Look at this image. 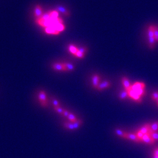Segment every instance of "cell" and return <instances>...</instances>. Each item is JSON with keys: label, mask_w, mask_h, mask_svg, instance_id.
<instances>
[{"label": "cell", "mask_w": 158, "mask_h": 158, "mask_svg": "<svg viewBox=\"0 0 158 158\" xmlns=\"http://www.w3.org/2000/svg\"><path fill=\"white\" fill-rule=\"evenodd\" d=\"M85 54H83L81 52H80L79 51H77L75 54V56H76L77 57H78V58H83L84 57H85Z\"/></svg>", "instance_id": "29"}, {"label": "cell", "mask_w": 158, "mask_h": 158, "mask_svg": "<svg viewBox=\"0 0 158 158\" xmlns=\"http://www.w3.org/2000/svg\"><path fill=\"white\" fill-rule=\"evenodd\" d=\"M77 51L81 52L82 53L85 54L86 52L87 48H86V47H79V48H77Z\"/></svg>", "instance_id": "28"}, {"label": "cell", "mask_w": 158, "mask_h": 158, "mask_svg": "<svg viewBox=\"0 0 158 158\" xmlns=\"http://www.w3.org/2000/svg\"><path fill=\"white\" fill-rule=\"evenodd\" d=\"M45 32L47 33H48V34H54V35L58 34L59 33V32L56 31L54 28L51 27H46L45 28Z\"/></svg>", "instance_id": "13"}, {"label": "cell", "mask_w": 158, "mask_h": 158, "mask_svg": "<svg viewBox=\"0 0 158 158\" xmlns=\"http://www.w3.org/2000/svg\"><path fill=\"white\" fill-rule=\"evenodd\" d=\"M158 131V121L151 124L150 126V133L157 132Z\"/></svg>", "instance_id": "17"}, {"label": "cell", "mask_w": 158, "mask_h": 158, "mask_svg": "<svg viewBox=\"0 0 158 158\" xmlns=\"http://www.w3.org/2000/svg\"><path fill=\"white\" fill-rule=\"evenodd\" d=\"M54 109L55 111L58 114L62 115V113L64 110V109H63L61 106H56V107H54Z\"/></svg>", "instance_id": "24"}, {"label": "cell", "mask_w": 158, "mask_h": 158, "mask_svg": "<svg viewBox=\"0 0 158 158\" xmlns=\"http://www.w3.org/2000/svg\"><path fill=\"white\" fill-rule=\"evenodd\" d=\"M43 15V14L42 7L39 5H37L34 9V16L38 19L41 18Z\"/></svg>", "instance_id": "8"}, {"label": "cell", "mask_w": 158, "mask_h": 158, "mask_svg": "<svg viewBox=\"0 0 158 158\" xmlns=\"http://www.w3.org/2000/svg\"><path fill=\"white\" fill-rule=\"evenodd\" d=\"M153 32H154V39H155V40H156V42H158V26L154 25Z\"/></svg>", "instance_id": "23"}, {"label": "cell", "mask_w": 158, "mask_h": 158, "mask_svg": "<svg viewBox=\"0 0 158 158\" xmlns=\"http://www.w3.org/2000/svg\"><path fill=\"white\" fill-rule=\"evenodd\" d=\"M92 85L94 88L97 89L99 84L100 83V77L99 75L95 74L92 76Z\"/></svg>", "instance_id": "6"}, {"label": "cell", "mask_w": 158, "mask_h": 158, "mask_svg": "<svg viewBox=\"0 0 158 158\" xmlns=\"http://www.w3.org/2000/svg\"><path fill=\"white\" fill-rule=\"evenodd\" d=\"M141 142H143L145 143H146L147 144H153L155 142V141H154L152 137H150L149 134H147L144 135L142 140H141Z\"/></svg>", "instance_id": "3"}, {"label": "cell", "mask_w": 158, "mask_h": 158, "mask_svg": "<svg viewBox=\"0 0 158 158\" xmlns=\"http://www.w3.org/2000/svg\"><path fill=\"white\" fill-rule=\"evenodd\" d=\"M63 68H64L63 71H73L75 69L74 66L70 63L68 62L63 63Z\"/></svg>", "instance_id": "12"}, {"label": "cell", "mask_w": 158, "mask_h": 158, "mask_svg": "<svg viewBox=\"0 0 158 158\" xmlns=\"http://www.w3.org/2000/svg\"><path fill=\"white\" fill-rule=\"evenodd\" d=\"M145 85L144 83L141 82H136L134 85H132L131 89L133 90H137L139 89H144L145 88Z\"/></svg>", "instance_id": "7"}, {"label": "cell", "mask_w": 158, "mask_h": 158, "mask_svg": "<svg viewBox=\"0 0 158 158\" xmlns=\"http://www.w3.org/2000/svg\"><path fill=\"white\" fill-rule=\"evenodd\" d=\"M153 155L158 156V148H156L154 150Z\"/></svg>", "instance_id": "33"}, {"label": "cell", "mask_w": 158, "mask_h": 158, "mask_svg": "<svg viewBox=\"0 0 158 158\" xmlns=\"http://www.w3.org/2000/svg\"><path fill=\"white\" fill-rule=\"evenodd\" d=\"M153 158H158V156H154V155H153Z\"/></svg>", "instance_id": "34"}, {"label": "cell", "mask_w": 158, "mask_h": 158, "mask_svg": "<svg viewBox=\"0 0 158 158\" xmlns=\"http://www.w3.org/2000/svg\"><path fill=\"white\" fill-rule=\"evenodd\" d=\"M150 124H146L145 125H143L141 128L139 130L140 132L142 133L144 135L150 133Z\"/></svg>", "instance_id": "11"}, {"label": "cell", "mask_w": 158, "mask_h": 158, "mask_svg": "<svg viewBox=\"0 0 158 158\" xmlns=\"http://www.w3.org/2000/svg\"><path fill=\"white\" fill-rule=\"evenodd\" d=\"M119 97V98L121 100L125 99L127 98V97H129L128 91L125 90L122 91H121L120 93Z\"/></svg>", "instance_id": "18"}, {"label": "cell", "mask_w": 158, "mask_h": 158, "mask_svg": "<svg viewBox=\"0 0 158 158\" xmlns=\"http://www.w3.org/2000/svg\"><path fill=\"white\" fill-rule=\"evenodd\" d=\"M122 83L125 90L128 91H129L131 89L132 85H131L129 79H127L126 77H123L122 78Z\"/></svg>", "instance_id": "5"}, {"label": "cell", "mask_w": 158, "mask_h": 158, "mask_svg": "<svg viewBox=\"0 0 158 158\" xmlns=\"http://www.w3.org/2000/svg\"><path fill=\"white\" fill-rule=\"evenodd\" d=\"M50 18L52 19H55L58 18V13L57 11H52L51 12H49Z\"/></svg>", "instance_id": "22"}, {"label": "cell", "mask_w": 158, "mask_h": 158, "mask_svg": "<svg viewBox=\"0 0 158 158\" xmlns=\"http://www.w3.org/2000/svg\"><path fill=\"white\" fill-rule=\"evenodd\" d=\"M52 67L54 70L57 71H63V63H55L53 64Z\"/></svg>", "instance_id": "15"}, {"label": "cell", "mask_w": 158, "mask_h": 158, "mask_svg": "<svg viewBox=\"0 0 158 158\" xmlns=\"http://www.w3.org/2000/svg\"><path fill=\"white\" fill-rule=\"evenodd\" d=\"M51 102L52 103V105H53L54 107H56V106H60V103L59 102V101L57 100V99L52 98L51 99Z\"/></svg>", "instance_id": "26"}, {"label": "cell", "mask_w": 158, "mask_h": 158, "mask_svg": "<svg viewBox=\"0 0 158 158\" xmlns=\"http://www.w3.org/2000/svg\"><path fill=\"white\" fill-rule=\"evenodd\" d=\"M67 118L68 119V120L71 122H74L76 121L77 119H78L73 114L70 113V112L69 114L68 117H67Z\"/></svg>", "instance_id": "20"}, {"label": "cell", "mask_w": 158, "mask_h": 158, "mask_svg": "<svg viewBox=\"0 0 158 158\" xmlns=\"http://www.w3.org/2000/svg\"><path fill=\"white\" fill-rule=\"evenodd\" d=\"M38 98L39 100V101L42 106L43 107H46L48 105V102L47 101V95L45 92L42 91L40 92L38 94Z\"/></svg>", "instance_id": "1"}, {"label": "cell", "mask_w": 158, "mask_h": 158, "mask_svg": "<svg viewBox=\"0 0 158 158\" xmlns=\"http://www.w3.org/2000/svg\"><path fill=\"white\" fill-rule=\"evenodd\" d=\"M136 135H137V137L139 139V140L141 141V140H142V138H143V137L144 136V134L142 133H141V132H140V131L139 130L138 132L137 133Z\"/></svg>", "instance_id": "31"}, {"label": "cell", "mask_w": 158, "mask_h": 158, "mask_svg": "<svg viewBox=\"0 0 158 158\" xmlns=\"http://www.w3.org/2000/svg\"><path fill=\"white\" fill-rule=\"evenodd\" d=\"M69 113H70V112L68 111V110H63V112L62 113V116L64 117L67 118L69 115Z\"/></svg>", "instance_id": "32"}, {"label": "cell", "mask_w": 158, "mask_h": 158, "mask_svg": "<svg viewBox=\"0 0 158 158\" xmlns=\"http://www.w3.org/2000/svg\"><path fill=\"white\" fill-rule=\"evenodd\" d=\"M69 50L71 53L74 55H75V54L78 51H77V48L72 45H70L69 46Z\"/></svg>", "instance_id": "21"}, {"label": "cell", "mask_w": 158, "mask_h": 158, "mask_svg": "<svg viewBox=\"0 0 158 158\" xmlns=\"http://www.w3.org/2000/svg\"><path fill=\"white\" fill-rule=\"evenodd\" d=\"M150 137L154 141H158V133H149Z\"/></svg>", "instance_id": "25"}, {"label": "cell", "mask_w": 158, "mask_h": 158, "mask_svg": "<svg viewBox=\"0 0 158 158\" xmlns=\"http://www.w3.org/2000/svg\"><path fill=\"white\" fill-rule=\"evenodd\" d=\"M152 98L153 100H156L157 101V100L158 99V92H153L152 94Z\"/></svg>", "instance_id": "30"}, {"label": "cell", "mask_w": 158, "mask_h": 158, "mask_svg": "<svg viewBox=\"0 0 158 158\" xmlns=\"http://www.w3.org/2000/svg\"><path fill=\"white\" fill-rule=\"evenodd\" d=\"M126 139L132 140L133 141H135L136 142H140L141 141L139 140L138 138L137 137L136 134H132V133H127Z\"/></svg>", "instance_id": "9"}, {"label": "cell", "mask_w": 158, "mask_h": 158, "mask_svg": "<svg viewBox=\"0 0 158 158\" xmlns=\"http://www.w3.org/2000/svg\"><path fill=\"white\" fill-rule=\"evenodd\" d=\"M63 126L67 129L71 130H75L74 127L73 122H63Z\"/></svg>", "instance_id": "14"}, {"label": "cell", "mask_w": 158, "mask_h": 158, "mask_svg": "<svg viewBox=\"0 0 158 158\" xmlns=\"http://www.w3.org/2000/svg\"><path fill=\"white\" fill-rule=\"evenodd\" d=\"M115 133L116 134V135L117 136H118L121 138H123L126 139L127 133L124 132V131L121 130L120 129H115Z\"/></svg>", "instance_id": "16"}, {"label": "cell", "mask_w": 158, "mask_h": 158, "mask_svg": "<svg viewBox=\"0 0 158 158\" xmlns=\"http://www.w3.org/2000/svg\"><path fill=\"white\" fill-rule=\"evenodd\" d=\"M82 123H83L82 120L80 119H78L76 121H75L74 122H73L74 127L75 130L78 129L79 127L82 125Z\"/></svg>", "instance_id": "19"}, {"label": "cell", "mask_w": 158, "mask_h": 158, "mask_svg": "<svg viewBox=\"0 0 158 158\" xmlns=\"http://www.w3.org/2000/svg\"><path fill=\"white\" fill-rule=\"evenodd\" d=\"M41 19H43V20L49 19H50V15L49 12L46 13H45V14H43L42 15V17L41 18Z\"/></svg>", "instance_id": "27"}, {"label": "cell", "mask_w": 158, "mask_h": 158, "mask_svg": "<svg viewBox=\"0 0 158 158\" xmlns=\"http://www.w3.org/2000/svg\"><path fill=\"white\" fill-rule=\"evenodd\" d=\"M156 101H157V105H158V99Z\"/></svg>", "instance_id": "35"}, {"label": "cell", "mask_w": 158, "mask_h": 158, "mask_svg": "<svg viewBox=\"0 0 158 158\" xmlns=\"http://www.w3.org/2000/svg\"><path fill=\"white\" fill-rule=\"evenodd\" d=\"M111 86V83H110L108 81H103L102 82H100L98 86L97 90L99 91H102L105 89L109 88V87Z\"/></svg>", "instance_id": "4"}, {"label": "cell", "mask_w": 158, "mask_h": 158, "mask_svg": "<svg viewBox=\"0 0 158 158\" xmlns=\"http://www.w3.org/2000/svg\"><path fill=\"white\" fill-rule=\"evenodd\" d=\"M56 9L57 10V11L62 13V14L66 16H69L70 15V12L68 11V10L62 6H57L56 7Z\"/></svg>", "instance_id": "10"}, {"label": "cell", "mask_w": 158, "mask_h": 158, "mask_svg": "<svg viewBox=\"0 0 158 158\" xmlns=\"http://www.w3.org/2000/svg\"><path fill=\"white\" fill-rule=\"evenodd\" d=\"M128 94H129V96L130 98H132L134 100L137 101V102H141V96H139L135 91H134L132 89H130L129 91H128Z\"/></svg>", "instance_id": "2"}]
</instances>
